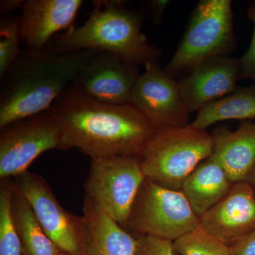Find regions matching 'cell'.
<instances>
[{
	"label": "cell",
	"mask_w": 255,
	"mask_h": 255,
	"mask_svg": "<svg viewBox=\"0 0 255 255\" xmlns=\"http://www.w3.org/2000/svg\"><path fill=\"white\" fill-rule=\"evenodd\" d=\"M228 120H255V84L238 87L232 93L206 106L191 124L206 130L219 122Z\"/></svg>",
	"instance_id": "d6986e66"
},
{
	"label": "cell",
	"mask_w": 255,
	"mask_h": 255,
	"mask_svg": "<svg viewBox=\"0 0 255 255\" xmlns=\"http://www.w3.org/2000/svg\"><path fill=\"white\" fill-rule=\"evenodd\" d=\"M11 213L23 255H59L60 250L47 236L31 206L15 185L11 196Z\"/></svg>",
	"instance_id": "ac0fdd59"
},
{
	"label": "cell",
	"mask_w": 255,
	"mask_h": 255,
	"mask_svg": "<svg viewBox=\"0 0 255 255\" xmlns=\"http://www.w3.org/2000/svg\"><path fill=\"white\" fill-rule=\"evenodd\" d=\"M14 180L1 179L0 183V255H23L22 246L13 221L11 196Z\"/></svg>",
	"instance_id": "ffe728a7"
},
{
	"label": "cell",
	"mask_w": 255,
	"mask_h": 255,
	"mask_svg": "<svg viewBox=\"0 0 255 255\" xmlns=\"http://www.w3.org/2000/svg\"><path fill=\"white\" fill-rule=\"evenodd\" d=\"M82 217L85 221L87 255H135L137 238L86 196Z\"/></svg>",
	"instance_id": "2e32d148"
},
{
	"label": "cell",
	"mask_w": 255,
	"mask_h": 255,
	"mask_svg": "<svg viewBox=\"0 0 255 255\" xmlns=\"http://www.w3.org/2000/svg\"><path fill=\"white\" fill-rule=\"evenodd\" d=\"M200 225L232 247L255 230V194L246 182L233 184L229 192L199 217Z\"/></svg>",
	"instance_id": "4fadbf2b"
},
{
	"label": "cell",
	"mask_w": 255,
	"mask_h": 255,
	"mask_svg": "<svg viewBox=\"0 0 255 255\" xmlns=\"http://www.w3.org/2000/svg\"><path fill=\"white\" fill-rule=\"evenodd\" d=\"M83 24L70 28L49 42L58 53L83 50L109 52L136 66L157 63L162 52L142 32V17L123 1H93Z\"/></svg>",
	"instance_id": "3957f363"
},
{
	"label": "cell",
	"mask_w": 255,
	"mask_h": 255,
	"mask_svg": "<svg viewBox=\"0 0 255 255\" xmlns=\"http://www.w3.org/2000/svg\"><path fill=\"white\" fill-rule=\"evenodd\" d=\"M19 16L4 15L0 18V79L2 78L19 55Z\"/></svg>",
	"instance_id": "7402d4cb"
},
{
	"label": "cell",
	"mask_w": 255,
	"mask_h": 255,
	"mask_svg": "<svg viewBox=\"0 0 255 255\" xmlns=\"http://www.w3.org/2000/svg\"><path fill=\"white\" fill-rule=\"evenodd\" d=\"M65 150L91 159L127 156L140 159L156 130L130 104L113 105L87 97L72 85L48 110Z\"/></svg>",
	"instance_id": "6da1fadb"
},
{
	"label": "cell",
	"mask_w": 255,
	"mask_h": 255,
	"mask_svg": "<svg viewBox=\"0 0 255 255\" xmlns=\"http://www.w3.org/2000/svg\"><path fill=\"white\" fill-rule=\"evenodd\" d=\"M82 0H26L19 16L21 38L26 49L39 50L53 35L73 27Z\"/></svg>",
	"instance_id": "5bb4252c"
},
{
	"label": "cell",
	"mask_w": 255,
	"mask_h": 255,
	"mask_svg": "<svg viewBox=\"0 0 255 255\" xmlns=\"http://www.w3.org/2000/svg\"><path fill=\"white\" fill-rule=\"evenodd\" d=\"M93 52L58 53L50 43L39 50H21L0 79V128L48 110Z\"/></svg>",
	"instance_id": "7a4b0ae2"
},
{
	"label": "cell",
	"mask_w": 255,
	"mask_h": 255,
	"mask_svg": "<svg viewBox=\"0 0 255 255\" xmlns=\"http://www.w3.org/2000/svg\"><path fill=\"white\" fill-rule=\"evenodd\" d=\"M214 149L211 134L189 124L156 130L146 147L140 164L146 179L172 190L183 183Z\"/></svg>",
	"instance_id": "277c9868"
},
{
	"label": "cell",
	"mask_w": 255,
	"mask_h": 255,
	"mask_svg": "<svg viewBox=\"0 0 255 255\" xmlns=\"http://www.w3.org/2000/svg\"><path fill=\"white\" fill-rule=\"evenodd\" d=\"M130 105L148 121L156 130L189 125V114L178 82L158 63H148L132 90Z\"/></svg>",
	"instance_id": "30bf717a"
},
{
	"label": "cell",
	"mask_w": 255,
	"mask_h": 255,
	"mask_svg": "<svg viewBox=\"0 0 255 255\" xmlns=\"http://www.w3.org/2000/svg\"><path fill=\"white\" fill-rule=\"evenodd\" d=\"M245 182H248L251 185L255 194V165L253 169H252L251 173L248 176Z\"/></svg>",
	"instance_id": "83f0119b"
},
{
	"label": "cell",
	"mask_w": 255,
	"mask_h": 255,
	"mask_svg": "<svg viewBox=\"0 0 255 255\" xmlns=\"http://www.w3.org/2000/svg\"><path fill=\"white\" fill-rule=\"evenodd\" d=\"M236 46L231 0H201L164 70L172 78L177 74H188L204 60L228 56Z\"/></svg>",
	"instance_id": "5b68a950"
},
{
	"label": "cell",
	"mask_w": 255,
	"mask_h": 255,
	"mask_svg": "<svg viewBox=\"0 0 255 255\" xmlns=\"http://www.w3.org/2000/svg\"><path fill=\"white\" fill-rule=\"evenodd\" d=\"M14 182L60 251L70 255H87L83 217L63 209L45 178L26 171L15 177Z\"/></svg>",
	"instance_id": "9c48e42d"
},
{
	"label": "cell",
	"mask_w": 255,
	"mask_h": 255,
	"mask_svg": "<svg viewBox=\"0 0 255 255\" xmlns=\"http://www.w3.org/2000/svg\"><path fill=\"white\" fill-rule=\"evenodd\" d=\"M233 185L224 169L211 156L189 174L181 191L200 217L223 199Z\"/></svg>",
	"instance_id": "e0dca14e"
},
{
	"label": "cell",
	"mask_w": 255,
	"mask_h": 255,
	"mask_svg": "<svg viewBox=\"0 0 255 255\" xmlns=\"http://www.w3.org/2000/svg\"><path fill=\"white\" fill-rule=\"evenodd\" d=\"M145 179L140 159L135 157L92 159L85 196L124 228Z\"/></svg>",
	"instance_id": "52a82bcc"
},
{
	"label": "cell",
	"mask_w": 255,
	"mask_h": 255,
	"mask_svg": "<svg viewBox=\"0 0 255 255\" xmlns=\"http://www.w3.org/2000/svg\"><path fill=\"white\" fill-rule=\"evenodd\" d=\"M173 243L179 255H232L231 247L201 225Z\"/></svg>",
	"instance_id": "44dd1931"
},
{
	"label": "cell",
	"mask_w": 255,
	"mask_h": 255,
	"mask_svg": "<svg viewBox=\"0 0 255 255\" xmlns=\"http://www.w3.org/2000/svg\"><path fill=\"white\" fill-rule=\"evenodd\" d=\"M169 1L167 0H152L150 1V15L156 26L162 23L164 11Z\"/></svg>",
	"instance_id": "484cf974"
},
{
	"label": "cell",
	"mask_w": 255,
	"mask_h": 255,
	"mask_svg": "<svg viewBox=\"0 0 255 255\" xmlns=\"http://www.w3.org/2000/svg\"><path fill=\"white\" fill-rule=\"evenodd\" d=\"M248 16L254 25L253 36L249 48L241 60V77L240 80L251 79L255 80V1L248 10Z\"/></svg>",
	"instance_id": "cb8c5ba5"
},
{
	"label": "cell",
	"mask_w": 255,
	"mask_h": 255,
	"mask_svg": "<svg viewBox=\"0 0 255 255\" xmlns=\"http://www.w3.org/2000/svg\"><path fill=\"white\" fill-rule=\"evenodd\" d=\"M174 241L152 236L137 238L135 255H179L174 249Z\"/></svg>",
	"instance_id": "603a6c76"
},
{
	"label": "cell",
	"mask_w": 255,
	"mask_h": 255,
	"mask_svg": "<svg viewBox=\"0 0 255 255\" xmlns=\"http://www.w3.org/2000/svg\"><path fill=\"white\" fill-rule=\"evenodd\" d=\"M23 0H1L0 1V16L11 15L16 9L22 8Z\"/></svg>",
	"instance_id": "4316f807"
},
{
	"label": "cell",
	"mask_w": 255,
	"mask_h": 255,
	"mask_svg": "<svg viewBox=\"0 0 255 255\" xmlns=\"http://www.w3.org/2000/svg\"><path fill=\"white\" fill-rule=\"evenodd\" d=\"M232 255H255V230L231 247Z\"/></svg>",
	"instance_id": "d4e9b609"
},
{
	"label": "cell",
	"mask_w": 255,
	"mask_h": 255,
	"mask_svg": "<svg viewBox=\"0 0 255 255\" xmlns=\"http://www.w3.org/2000/svg\"><path fill=\"white\" fill-rule=\"evenodd\" d=\"M70 255L65 254V253H62V252H60V253H59V255Z\"/></svg>",
	"instance_id": "f1b7e54d"
},
{
	"label": "cell",
	"mask_w": 255,
	"mask_h": 255,
	"mask_svg": "<svg viewBox=\"0 0 255 255\" xmlns=\"http://www.w3.org/2000/svg\"><path fill=\"white\" fill-rule=\"evenodd\" d=\"M240 77V59L214 57L196 65L178 81V85L189 112H199L237 90Z\"/></svg>",
	"instance_id": "7c38bea8"
},
{
	"label": "cell",
	"mask_w": 255,
	"mask_h": 255,
	"mask_svg": "<svg viewBox=\"0 0 255 255\" xmlns=\"http://www.w3.org/2000/svg\"><path fill=\"white\" fill-rule=\"evenodd\" d=\"M199 225V216L182 191L145 179L124 229L138 237L149 236L174 241Z\"/></svg>",
	"instance_id": "8992f818"
},
{
	"label": "cell",
	"mask_w": 255,
	"mask_h": 255,
	"mask_svg": "<svg viewBox=\"0 0 255 255\" xmlns=\"http://www.w3.org/2000/svg\"><path fill=\"white\" fill-rule=\"evenodd\" d=\"M65 150L59 128L48 111L0 128V179H11L28 171L46 151Z\"/></svg>",
	"instance_id": "ba28073f"
},
{
	"label": "cell",
	"mask_w": 255,
	"mask_h": 255,
	"mask_svg": "<svg viewBox=\"0 0 255 255\" xmlns=\"http://www.w3.org/2000/svg\"><path fill=\"white\" fill-rule=\"evenodd\" d=\"M213 158L231 182H244L255 165V122H242L236 130L221 127L211 134Z\"/></svg>",
	"instance_id": "9a60e30c"
},
{
	"label": "cell",
	"mask_w": 255,
	"mask_h": 255,
	"mask_svg": "<svg viewBox=\"0 0 255 255\" xmlns=\"http://www.w3.org/2000/svg\"><path fill=\"white\" fill-rule=\"evenodd\" d=\"M139 75L136 65L109 52L94 50L79 70L71 85L102 103L128 105Z\"/></svg>",
	"instance_id": "8fae6325"
}]
</instances>
